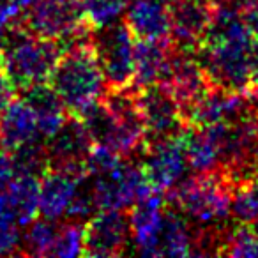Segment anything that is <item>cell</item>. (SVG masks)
Listing matches in <instances>:
<instances>
[{"label":"cell","mask_w":258,"mask_h":258,"mask_svg":"<svg viewBox=\"0 0 258 258\" xmlns=\"http://www.w3.org/2000/svg\"><path fill=\"white\" fill-rule=\"evenodd\" d=\"M232 219L242 225H253L258 219V184H251L233 191Z\"/></svg>","instance_id":"obj_27"},{"label":"cell","mask_w":258,"mask_h":258,"mask_svg":"<svg viewBox=\"0 0 258 258\" xmlns=\"http://www.w3.org/2000/svg\"><path fill=\"white\" fill-rule=\"evenodd\" d=\"M39 184L41 177L18 175L2 191L9 214L20 226H27L39 214Z\"/></svg>","instance_id":"obj_22"},{"label":"cell","mask_w":258,"mask_h":258,"mask_svg":"<svg viewBox=\"0 0 258 258\" xmlns=\"http://www.w3.org/2000/svg\"><path fill=\"white\" fill-rule=\"evenodd\" d=\"M197 235L198 226L189 221L179 209L166 202L156 256H189L193 254Z\"/></svg>","instance_id":"obj_19"},{"label":"cell","mask_w":258,"mask_h":258,"mask_svg":"<svg viewBox=\"0 0 258 258\" xmlns=\"http://www.w3.org/2000/svg\"><path fill=\"white\" fill-rule=\"evenodd\" d=\"M124 159L104 175H90L99 209L129 211L135 204L154 193V187L140 163Z\"/></svg>","instance_id":"obj_8"},{"label":"cell","mask_w":258,"mask_h":258,"mask_svg":"<svg viewBox=\"0 0 258 258\" xmlns=\"http://www.w3.org/2000/svg\"><path fill=\"white\" fill-rule=\"evenodd\" d=\"M16 94H18V87L15 85V82L0 62V115L4 113L9 104L16 99Z\"/></svg>","instance_id":"obj_30"},{"label":"cell","mask_w":258,"mask_h":258,"mask_svg":"<svg viewBox=\"0 0 258 258\" xmlns=\"http://www.w3.org/2000/svg\"><path fill=\"white\" fill-rule=\"evenodd\" d=\"M254 39L202 43L197 57L212 87L246 92L251 87L249 53Z\"/></svg>","instance_id":"obj_5"},{"label":"cell","mask_w":258,"mask_h":258,"mask_svg":"<svg viewBox=\"0 0 258 258\" xmlns=\"http://www.w3.org/2000/svg\"><path fill=\"white\" fill-rule=\"evenodd\" d=\"M22 97L30 104V108L36 113L39 131L44 140L50 138L69 117L68 108L62 103L60 96L50 85V82L37 83L29 89H23Z\"/></svg>","instance_id":"obj_21"},{"label":"cell","mask_w":258,"mask_h":258,"mask_svg":"<svg viewBox=\"0 0 258 258\" xmlns=\"http://www.w3.org/2000/svg\"><path fill=\"white\" fill-rule=\"evenodd\" d=\"M242 18L246 22L249 32L253 34V37H258V0H253L246 8L242 9Z\"/></svg>","instance_id":"obj_32"},{"label":"cell","mask_w":258,"mask_h":258,"mask_svg":"<svg viewBox=\"0 0 258 258\" xmlns=\"http://www.w3.org/2000/svg\"><path fill=\"white\" fill-rule=\"evenodd\" d=\"M20 25L34 36L58 41L62 50L90 41L96 29L87 18L82 0H37Z\"/></svg>","instance_id":"obj_4"},{"label":"cell","mask_w":258,"mask_h":258,"mask_svg":"<svg viewBox=\"0 0 258 258\" xmlns=\"http://www.w3.org/2000/svg\"><path fill=\"white\" fill-rule=\"evenodd\" d=\"M131 219L122 209H101L85 223V251L83 256H120L127 249Z\"/></svg>","instance_id":"obj_10"},{"label":"cell","mask_w":258,"mask_h":258,"mask_svg":"<svg viewBox=\"0 0 258 258\" xmlns=\"http://www.w3.org/2000/svg\"><path fill=\"white\" fill-rule=\"evenodd\" d=\"M165 197L197 226H221L232 218L233 189L219 173L184 177Z\"/></svg>","instance_id":"obj_3"},{"label":"cell","mask_w":258,"mask_h":258,"mask_svg":"<svg viewBox=\"0 0 258 258\" xmlns=\"http://www.w3.org/2000/svg\"><path fill=\"white\" fill-rule=\"evenodd\" d=\"M249 71H251V87L258 85V37H254L249 53Z\"/></svg>","instance_id":"obj_33"},{"label":"cell","mask_w":258,"mask_h":258,"mask_svg":"<svg viewBox=\"0 0 258 258\" xmlns=\"http://www.w3.org/2000/svg\"><path fill=\"white\" fill-rule=\"evenodd\" d=\"M83 251H85V223L66 219L64 223H60L51 256H83Z\"/></svg>","instance_id":"obj_25"},{"label":"cell","mask_w":258,"mask_h":258,"mask_svg":"<svg viewBox=\"0 0 258 258\" xmlns=\"http://www.w3.org/2000/svg\"><path fill=\"white\" fill-rule=\"evenodd\" d=\"M0 151H2V142H0Z\"/></svg>","instance_id":"obj_36"},{"label":"cell","mask_w":258,"mask_h":258,"mask_svg":"<svg viewBox=\"0 0 258 258\" xmlns=\"http://www.w3.org/2000/svg\"><path fill=\"white\" fill-rule=\"evenodd\" d=\"M50 85L73 115H80L103 99L108 92V83L92 39L62 51Z\"/></svg>","instance_id":"obj_1"},{"label":"cell","mask_w":258,"mask_h":258,"mask_svg":"<svg viewBox=\"0 0 258 258\" xmlns=\"http://www.w3.org/2000/svg\"><path fill=\"white\" fill-rule=\"evenodd\" d=\"M87 18L94 27H103L117 22L118 16L125 11L129 0H82Z\"/></svg>","instance_id":"obj_28"},{"label":"cell","mask_w":258,"mask_h":258,"mask_svg":"<svg viewBox=\"0 0 258 258\" xmlns=\"http://www.w3.org/2000/svg\"><path fill=\"white\" fill-rule=\"evenodd\" d=\"M138 106L144 118L147 144L180 138L189 127L182 106L161 83L138 90Z\"/></svg>","instance_id":"obj_7"},{"label":"cell","mask_w":258,"mask_h":258,"mask_svg":"<svg viewBox=\"0 0 258 258\" xmlns=\"http://www.w3.org/2000/svg\"><path fill=\"white\" fill-rule=\"evenodd\" d=\"M18 168H16L15 158L9 151H0V191H4L13 180L18 177Z\"/></svg>","instance_id":"obj_31"},{"label":"cell","mask_w":258,"mask_h":258,"mask_svg":"<svg viewBox=\"0 0 258 258\" xmlns=\"http://www.w3.org/2000/svg\"><path fill=\"white\" fill-rule=\"evenodd\" d=\"M166 209L165 193L154 191L147 198L135 204L129 212L131 233L138 253L144 256H156L158 251V235L163 225Z\"/></svg>","instance_id":"obj_16"},{"label":"cell","mask_w":258,"mask_h":258,"mask_svg":"<svg viewBox=\"0 0 258 258\" xmlns=\"http://www.w3.org/2000/svg\"><path fill=\"white\" fill-rule=\"evenodd\" d=\"M223 256H249L256 258L258 256V232H254L253 226L237 225L226 228V237H225V246H223Z\"/></svg>","instance_id":"obj_26"},{"label":"cell","mask_w":258,"mask_h":258,"mask_svg":"<svg viewBox=\"0 0 258 258\" xmlns=\"http://www.w3.org/2000/svg\"><path fill=\"white\" fill-rule=\"evenodd\" d=\"M173 50H175V44L172 39L137 41V48H135L137 73H135L133 83L135 89L140 90L145 87L161 83L168 73Z\"/></svg>","instance_id":"obj_20"},{"label":"cell","mask_w":258,"mask_h":258,"mask_svg":"<svg viewBox=\"0 0 258 258\" xmlns=\"http://www.w3.org/2000/svg\"><path fill=\"white\" fill-rule=\"evenodd\" d=\"M140 165L145 170L154 191L166 193L186 177L189 168L182 137L172 140L147 144L140 156Z\"/></svg>","instance_id":"obj_11"},{"label":"cell","mask_w":258,"mask_h":258,"mask_svg":"<svg viewBox=\"0 0 258 258\" xmlns=\"http://www.w3.org/2000/svg\"><path fill=\"white\" fill-rule=\"evenodd\" d=\"M216 13L211 0H175L170 4L172 41L177 48L197 51Z\"/></svg>","instance_id":"obj_14"},{"label":"cell","mask_w":258,"mask_h":258,"mask_svg":"<svg viewBox=\"0 0 258 258\" xmlns=\"http://www.w3.org/2000/svg\"><path fill=\"white\" fill-rule=\"evenodd\" d=\"M36 140H44L37 117L25 99H15L0 115V142L4 151H16Z\"/></svg>","instance_id":"obj_18"},{"label":"cell","mask_w":258,"mask_h":258,"mask_svg":"<svg viewBox=\"0 0 258 258\" xmlns=\"http://www.w3.org/2000/svg\"><path fill=\"white\" fill-rule=\"evenodd\" d=\"M249 117H256V115L251 110L246 92H230L218 87H212L186 113L189 125H197V127L230 124V122H239Z\"/></svg>","instance_id":"obj_13"},{"label":"cell","mask_w":258,"mask_h":258,"mask_svg":"<svg viewBox=\"0 0 258 258\" xmlns=\"http://www.w3.org/2000/svg\"><path fill=\"white\" fill-rule=\"evenodd\" d=\"M249 226H253V230H254V232H258V219L253 223V225H249Z\"/></svg>","instance_id":"obj_35"},{"label":"cell","mask_w":258,"mask_h":258,"mask_svg":"<svg viewBox=\"0 0 258 258\" xmlns=\"http://www.w3.org/2000/svg\"><path fill=\"white\" fill-rule=\"evenodd\" d=\"M92 43L103 68L108 89L133 87L137 73V39L129 30L127 23L124 20H117L108 25L97 27L94 29Z\"/></svg>","instance_id":"obj_6"},{"label":"cell","mask_w":258,"mask_h":258,"mask_svg":"<svg viewBox=\"0 0 258 258\" xmlns=\"http://www.w3.org/2000/svg\"><path fill=\"white\" fill-rule=\"evenodd\" d=\"M60 223L41 216L27 225L25 233H22V254L30 256H48L53 249Z\"/></svg>","instance_id":"obj_24"},{"label":"cell","mask_w":258,"mask_h":258,"mask_svg":"<svg viewBox=\"0 0 258 258\" xmlns=\"http://www.w3.org/2000/svg\"><path fill=\"white\" fill-rule=\"evenodd\" d=\"M187 163L195 173H219V151L207 127L189 125L182 137Z\"/></svg>","instance_id":"obj_23"},{"label":"cell","mask_w":258,"mask_h":258,"mask_svg":"<svg viewBox=\"0 0 258 258\" xmlns=\"http://www.w3.org/2000/svg\"><path fill=\"white\" fill-rule=\"evenodd\" d=\"M94 145L96 144L82 117L71 113L64 124L46 138L48 168L87 175V158Z\"/></svg>","instance_id":"obj_9"},{"label":"cell","mask_w":258,"mask_h":258,"mask_svg":"<svg viewBox=\"0 0 258 258\" xmlns=\"http://www.w3.org/2000/svg\"><path fill=\"white\" fill-rule=\"evenodd\" d=\"M62 51L58 41L34 36L22 25H15L9 27L0 62L18 90H23L50 82Z\"/></svg>","instance_id":"obj_2"},{"label":"cell","mask_w":258,"mask_h":258,"mask_svg":"<svg viewBox=\"0 0 258 258\" xmlns=\"http://www.w3.org/2000/svg\"><path fill=\"white\" fill-rule=\"evenodd\" d=\"M83 177L66 170L48 168L39 184V216L53 221L66 218Z\"/></svg>","instance_id":"obj_17"},{"label":"cell","mask_w":258,"mask_h":258,"mask_svg":"<svg viewBox=\"0 0 258 258\" xmlns=\"http://www.w3.org/2000/svg\"><path fill=\"white\" fill-rule=\"evenodd\" d=\"M211 2L216 8H230V9H237V11H242L253 0H211Z\"/></svg>","instance_id":"obj_34"},{"label":"cell","mask_w":258,"mask_h":258,"mask_svg":"<svg viewBox=\"0 0 258 258\" xmlns=\"http://www.w3.org/2000/svg\"><path fill=\"white\" fill-rule=\"evenodd\" d=\"M20 225L9 216H0V256L22 254V232Z\"/></svg>","instance_id":"obj_29"},{"label":"cell","mask_w":258,"mask_h":258,"mask_svg":"<svg viewBox=\"0 0 258 258\" xmlns=\"http://www.w3.org/2000/svg\"><path fill=\"white\" fill-rule=\"evenodd\" d=\"M161 85L173 94V97L182 106L184 113H187V110L193 108L212 89L211 82H209L207 75H205L204 68L197 57V51L182 50L177 46L173 50L168 73H166Z\"/></svg>","instance_id":"obj_12"},{"label":"cell","mask_w":258,"mask_h":258,"mask_svg":"<svg viewBox=\"0 0 258 258\" xmlns=\"http://www.w3.org/2000/svg\"><path fill=\"white\" fill-rule=\"evenodd\" d=\"M124 22L137 41L172 39L170 6L163 0H129Z\"/></svg>","instance_id":"obj_15"}]
</instances>
